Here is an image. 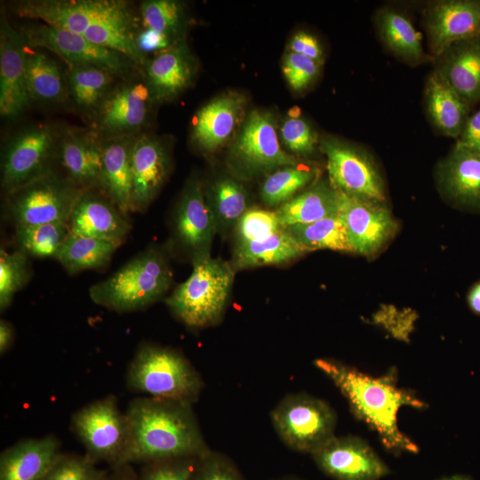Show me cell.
Masks as SVG:
<instances>
[{
    "mask_svg": "<svg viewBox=\"0 0 480 480\" xmlns=\"http://www.w3.org/2000/svg\"><path fill=\"white\" fill-rule=\"evenodd\" d=\"M437 182L455 206L480 211V152L454 146L438 165Z\"/></svg>",
    "mask_w": 480,
    "mask_h": 480,
    "instance_id": "603a6c76",
    "label": "cell"
},
{
    "mask_svg": "<svg viewBox=\"0 0 480 480\" xmlns=\"http://www.w3.org/2000/svg\"><path fill=\"white\" fill-rule=\"evenodd\" d=\"M433 61L435 69L470 106L480 101V36L452 44Z\"/></svg>",
    "mask_w": 480,
    "mask_h": 480,
    "instance_id": "484cf974",
    "label": "cell"
},
{
    "mask_svg": "<svg viewBox=\"0 0 480 480\" xmlns=\"http://www.w3.org/2000/svg\"><path fill=\"white\" fill-rule=\"evenodd\" d=\"M424 100L426 112L434 127L441 134L457 140L469 116L471 106L435 68L427 77Z\"/></svg>",
    "mask_w": 480,
    "mask_h": 480,
    "instance_id": "f1b7e54d",
    "label": "cell"
},
{
    "mask_svg": "<svg viewBox=\"0 0 480 480\" xmlns=\"http://www.w3.org/2000/svg\"><path fill=\"white\" fill-rule=\"evenodd\" d=\"M60 453L52 435L20 440L2 452L0 480H41Z\"/></svg>",
    "mask_w": 480,
    "mask_h": 480,
    "instance_id": "4316f807",
    "label": "cell"
},
{
    "mask_svg": "<svg viewBox=\"0 0 480 480\" xmlns=\"http://www.w3.org/2000/svg\"><path fill=\"white\" fill-rule=\"evenodd\" d=\"M68 226L70 233L122 244L132 229L128 215L100 189L84 190Z\"/></svg>",
    "mask_w": 480,
    "mask_h": 480,
    "instance_id": "44dd1931",
    "label": "cell"
},
{
    "mask_svg": "<svg viewBox=\"0 0 480 480\" xmlns=\"http://www.w3.org/2000/svg\"><path fill=\"white\" fill-rule=\"evenodd\" d=\"M83 191L56 170L5 195V216L14 228L68 223Z\"/></svg>",
    "mask_w": 480,
    "mask_h": 480,
    "instance_id": "ba28073f",
    "label": "cell"
},
{
    "mask_svg": "<svg viewBox=\"0 0 480 480\" xmlns=\"http://www.w3.org/2000/svg\"><path fill=\"white\" fill-rule=\"evenodd\" d=\"M245 104L243 95L229 92L203 106L193 122L192 137L197 147L212 152L222 146L234 132Z\"/></svg>",
    "mask_w": 480,
    "mask_h": 480,
    "instance_id": "d4e9b609",
    "label": "cell"
},
{
    "mask_svg": "<svg viewBox=\"0 0 480 480\" xmlns=\"http://www.w3.org/2000/svg\"><path fill=\"white\" fill-rule=\"evenodd\" d=\"M124 412L129 441L119 467L200 458L211 450L191 404L146 396L132 400Z\"/></svg>",
    "mask_w": 480,
    "mask_h": 480,
    "instance_id": "7a4b0ae2",
    "label": "cell"
},
{
    "mask_svg": "<svg viewBox=\"0 0 480 480\" xmlns=\"http://www.w3.org/2000/svg\"><path fill=\"white\" fill-rule=\"evenodd\" d=\"M468 303L473 312L480 315V283L476 284L469 291Z\"/></svg>",
    "mask_w": 480,
    "mask_h": 480,
    "instance_id": "db71d44e",
    "label": "cell"
},
{
    "mask_svg": "<svg viewBox=\"0 0 480 480\" xmlns=\"http://www.w3.org/2000/svg\"><path fill=\"white\" fill-rule=\"evenodd\" d=\"M314 364L344 396L354 416L376 431L388 452H419L418 445L399 429L397 412L403 406L420 409L426 404L412 391L398 387L396 369L375 377L332 358H317Z\"/></svg>",
    "mask_w": 480,
    "mask_h": 480,
    "instance_id": "6da1fadb",
    "label": "cell"
},
{
    "mask_svg": "<svg viewBox=\"0 0 480 480\" xmlns=\"http://www.w3.org/2000/svg\"><path fill=\"white\" fill-rule=\"evenodd\" d=\"M432 60L460 41L480 36V0H443L423 12Z\"/></svg>",
    "mask_w": 480,
    "mask_h": 480,
    "instance_id": "ac0fdd59",
    "label": "cell"
},
{
    "mask_svg": "<svg viewBox=\"0 0 480 480\" xmlns=\"http://www.w3.org/2000/svg\"><path fill=\"white\" fill-rule=\"evenodd\" d=\"M307 252L285 228L261 239L236 243L232 266L236 270L289 262Z\"/></svg>",
    "mask_w": 480,
    "mask_h": 480,
    "instance_id": "1f68e13d",
    "label": "cell"
},
{
    "mask_svg": "<svg viewBox=\"0 0 480 480\" xmlns=\"http://www.w3.org/2000/svg\"><path fill=\"white\" fill-rule=\"evenodd\" d=\"M57 170L83 190H101V138L92 128L61 132Z\"/></svg>",
    "mask_w": 480,
    "mask_h": 480,
    "instance_id": "7402d4cb",
    "label": "cell"
},
{
    "mask_svg": "<svg viewBox=\"0 0 480 480\" xmlns=\"http://www.w3.org/2000/svg\"><path fill=\"white\" fill-rule=\"evenodd\" d=\"M71 428L88 459L94 463L106 462L110 468L119 467L128 446L129 428L115 396L97 399L76 411Z\"/></svg>",
    "mask_w": 480,
    "mask_h": 480,
    "instance_id": "30bf717a",
    "label": "cell"
},
{
    "mask_svg": "<svg viewBox=\"0 0 480 480\" xmlns=\"http://www.w3.org/2000/svg\"><path fill=\"white\" fill-rule=\"evenodd\" d=\"M340 192L326 180H316L302 193L281 204L276 212L283 228L308 224L339 213Z\"/></svg>",
    "mask_w": 480,
    "mask_h": 480,
    "instance_id": "f546056e",
    "label": "cell"
},
{
    "mask_svg": "<svg viewBox=\"0 0 480 480\" xmlns=\"http://www.w3.org/2000/svg\"><path fill=\"white\" fill-rule=\"evenodd\" d=\"M144 79L155 102L171 100L189 87L196 72V60L184 41L164 50L144 68Z\"/></svg>",
    "mask_w": 480,
    "mask_h": 480,
    "instance_id": "cb8c5ba5",
    "label": "cell"
},
{
    "mask_svg": "<svg viewBox=\"0 0 480 480\" xmlns=\"http://www.w3.org/2000/svg\"><path fill=\"white\" fill-rule=\"evenodd\" d=\"M106 480H138V474L132 465L126 464L110 468Z\"/></svg>",
    "mask_w": 480,
    "mask_h": 480,
    "instance_id": "f5cc1de1",
    "label": "cell"
},
{
    "mask_svg": "<svg viewBox=\"0 0 480 480\" xmlns=\"http://www.w3.org/2000/svg\"><path fill=\"white\" fill-rule=\"evenodd\" d=\"M455 146L480 152V108L469 115Z\"/></svg>",
    "mask_w": 480,
    "mask_h": 480,
    "instance_id": "f907efd6",
    "label": "cell"
},
{
    "mask_svg": "<svg viewBox=\"0 0 480 480\" xmlns=\"http://www.w3.org/2000/svg\"><path fill=\"white\" fill-rule=\"evenodd\" d=\"M14 328L12 324L4 320H0V354L4 355L12 347L14 340Z\"/></svg>",
    "mask_w": 480,
    "mask_h": 480,
    "instance_id": "816d5d0a",
    "label": "cell"
},
{
    "mask_svg": "<svg viewBox=\"0 0 480 480\" xmlns=\"http://www.w3.org/2000/svg\"><path fill=\"white\" fill-rule=\"evenodd\" d=\"M284 228L276 211L249 208L236 228V243L264 238Z\"/></svg>",
    "mask_w": 480,
    "mask_h": 480,
    "instance_id": "7bdbcfd3",
    "label": "cell"
},
{
    "mask_svg": "<svg viewBox=\"0 0 480 480\" xmlns=\"http://www.w3.org/2000/svg\"><path fill=\"white\" fill-rule=\"evenodd\" d=\"M319 148L326 156L328 180L336 190L363 200L385 204L384 181L366 151L331 137L324 138Z\"/></svg>",
    "mask_w": 480,
    "mask_h": 480,
    "instance_id": "7c38bea8",
    "label": "cell"
},
{
    "mask_svg": "<svg viewBox=\"0 0 480 480\" xmlns=\"http://www.w3.org/2000/svg\"><path fill=\"white\" fill-rule=\"evenodd\" d=\"M320 66V63L307 56L290 52L284 59L282 70L291 88L299 92L317 77Z\"/></svg>",
    "mask_w": 480,
    "mask_h": 480,
    "instance_id": "bcb514c9",
    "label": "cell"
},
{
    "mask_svg": "<svg viewBox=\"0 0 480 480\" xmlns=\"http://www.w3.org/2000/svg\"><path fill=\"white\" fill-rule=\"evenodd\" d=\"M12 10L21 18L41 20L119 52L141 69L148 62L137 46V17L126 1L26 0L15 4Z\"/></svg>",
    "mask_w": 480,
    "mask_h": 480,
    "instance_id": "3957f363",
    "label": "cell"
},
{
    "mask_svg": "<svg viewBox=\"0 0 480 480\" xmlns=\"http://www.w3.org/2000/svg\"><path fill=\"white\" fill-rule=\"evenodd\" d=\"M193 480H244L225 455L210 450L198 459Z\"/></svg>",
    "mask_w": 480,
    "mask_h": 480,
    "instance_id": "7dc6e473",
    "label": "cell"
},
{
    "mask_svg": "<svg viewBox=\"0 0 480 480\" xmlns=\"http://www.w3.org/2000/svg\"><path fill=\"white\" fill-rule=\"evenodd\" d=\"M125 380L132 391L191 404L198 399L203 388L200 374L182 354L151 343L139 347Z\"/></svg>",
    "mask_w": 480,
    "mask_h": 480,
    "instance_id": "8992f818",
    "label": "cell"
},
{
    "mask_svg": "<svg viewBox=\"0 0 480 480\" xmlns=\"http://www.w3.org/2000/svg\"><path fill=\"white\" fill-rule=\"evenodd\" d=\"M284 228L307 252L321 249L354 252L339 213L312 223Z\"/></svg>",
    "mask_w": 480,
    "mask_h": 480,
    "instance_id": "8d00e7d4",
    "label": "cell"
},
{
    "mask_svg": "<svg viewBox=\"0 0 480 480\" xmlns=\"http://www.w3.org/2000/svg\"><path fill=\"white\" fill-rule=\"evenodd\" d=\"M318 171L308 166L291 165L268 175L260 188L261 200L268 206L281 205L295 194L317 180Z\"/></svg>",
    "mask_w": 480,
    "mask_h": 480,
    "instance_id": "74e56055",
    "label": "cell"
},
{
    "mask_svg": "<svg viewBox=\"0 0 480 480\" xmlns=\"http://www.w3.org/2000/svg\"><path fill=\"white\" fill-rule=\"evenodd\" d=\"M217 227L204 189L196 178L185 185L175 205L171 223V244L191 263L211 255Z\"/></svg>",
    "mask_w": 480,
    "mask_h": 480,
    "instance_id": "5bb4252c",
    "label": "cell"
},
{
    "mask_svg": "<svg viewBox=\"0 0 480 480\" xmlns=\"http://www.w3.org/2000/svg\"><path fill=\"white\" fill-rule=\"evenodd\" d=\"M19 31L27 46L52 52L68 67L93 66L122 79L129 78L136 69H141L126 55L63 28L37 23L21 27Z\"/></svg>",
    "mask_w": 480,
    "mask_h": 480,
    "instance_id": "8fae6325",
    "label": "cell"
},
{
    "mask_svg": "<svg viewBox=\"0 0 480 480\" xmlns=\"http://www.w3.org/2000/svg\"><path fill=\"white\" fill-rule=\"evenodd\" d=\"M280 132L284 144L292 153L308 156L315 152L317 136L304 118L288 117Z\"/></svg>",
    "mask_w": 480,
    "mask_h": 480,
    "instance_id": "f6af8a7d",
    "label": "cell"
},
{
    "mask_svg": "<svg viewBox=\"0 0 480 480\" xmlns=\"http://www.w3.org/2000/svg\"><path fill=\"white\" fill-rule=\"evenodd\" d=\"M171 155L164 141L154 135L135 137L132 156L131 212H144L166 182Z\"/></svg>",
    "mask_w": 480,
    "mask_h": 480,
    "instance_id": "ffe728a7",
    "label": "cell"
},
{
    "mask_svg": "<svg viewBox=\"0 0 480 480\" xmlns=\"http://www.w3.org/2000/svg\"><path fill=\"white\" fill-rule=\"evenodd\" d=\"M207 204L214 216L217 232L225 235L235 229L246 212L249 196L244 185L230 176H220L204 189Z\"/></svg>",
    "mask_w": 480,
    "mask_h": 480,
    "instance_id": "836d02e7",
    "label": "cell"
},
{
    "mask_svg": "<svg viewBox=\"0 0 480 480\" xmlns=\"http://www.w3.org/2000/svg\"><path fill=\"white\" fill-rule=\"evenodd\" d=\"M29 256L20 250L9 252L0 250V310L5 311L15 294L21 290L31 276Z\"/></svg>",
    "mask_w": 480,
    "mask_h": 480,
    "instance_id": "60d3db41",
    "label": "cell"
},
{
    "mask_svg": "<svg viewBox=\"0 0 480 480\" xmlns=\"http://www.w3.org/2000/svg\"><path fill=\"white\" fill-rule=\"evenodd\" d=\"M120 244L92 237L68 234L57 253L56 260L69 275L104 268Z\"/></svg>",
    "mask_w": 480,
    "mask_h": 480,
    "instance_id": "e575fe53",
    "label": "cell"
},
{
    "mask_svg": "<svg viewBox=\"0 0 480 480\" xmlns=\"http://www.w3.org/2000/svg\"><path fill=\"white\" fill-rule=\"evenodd\" d=\"M136 44L139 50L146 55L155 52H160L176 43L163 33L142 28L137 32Z\"/></svg>",
    "mask_w": 480,
    "mask_h": 480,
    "instance_id": "c3c4849f",
    "label": "cell"
},
{
    "mask_svg": "<svg viewBox=\"0 0 480 480\" xmlns=\"http://www.w3.org/2000/svg\"><path fill=\"white\" fill-rule=\"evenodd\" d=\"M276 480H300V479L296 478V477L286 476V477L279 478Z\"/></svg>",
    "mask_w": 480,
    "mask_h": 480,
    "instance_id": "9f6ffc18",
    "label": "cell"
},
{
    "mask_svg": "<svg viewBox=\"0 0 480 480\" xmlns=\"http://www.w3.org/2000/svg\"><path fill=\"white\" fill-rule=\"evenodd\" d=\"M198 459L180 458L145 463L138 474V480H193Z\"/></svg>",
    "mask_w": 480,
    "mask_h": 480,
    "instance_id": "ee69618b",
    "label": "cell"
},
{
    "mask_svg": "<svg viewBox=\"0 0 480 480\" xmlns=\"http://www.w3.org/2000/svg\"><path fill=\"white\" fill-rule=\"evenodd\" d=\"M173 282L167 252L149 245L106 279L90 286L91 300L116 313L147 308L160 300Z\"/></svg>",
    "mask_w": 480,
    "mask_h": 480,
    "instance_id": "277c9868",
    "label": "cell"
},
{
    "mask_svg": "<svg viewBox=\"0 0 480 480\" xmlns=\"http://www.w3.org/2000/svg\"><path fill=\"white\" fill-rule=\"evenodd\" d=\"M136 136L101 138V190L127 215L131 212L132 156Z\"/></svg>",
    "mask_w": 480,
    "mask_h": 480,
    "instance_id": "83f0119b",
    "label": "cell"
},
{
    "mask_svg": "<svg viewBox=\"0 0 480 480\" xmlns=\"http://www.w3.org/2000/svg\"><path fill=\"white\" fill-rule=\"evenodd\" d=\"M108 475L85 454L60 453L41 480H106Z\"/></svg>",
    "mask_w": 480,
    "mask_h": 480,
    "instance_id": "b9f144b4",
    "label": "cell"
},
{
    "mask_svg": "<svg viewBox=\"0 0 480 480\" xmlns=\"http://www.w3.org/2000/svg\"><path fill=\"white\" fill-rule=\"evenodd\" d=\"M26 80L31 101L60 103L69 97L67 75L59 63L41 51L28 46Z\"/></svg>",
    "mask_w": 480,
    "mask_h": 480,
    "instance_id": "d6a6232c",
    "label": "cell"
},
{
    "mask_svg": "<svg viewBox=\"0 0 480 480\" xmlns=\"http://www.w3.org/2000/svg\"><path fill=\"white\" fill-rule=\"evenodd\" d=\"M142 26L169 36L174 43L181 41L184 12L180 3L174 0H146L140 5Z\"/></svg>",
    "mask_w": 480,
    "mask_h": 480,
    "instance_id": "ab89813d",
    "label": "cell"
},
{
    "mask_svg": "<svg viewBox=\"0 0 480 480\" xmlns=\"http://www.w3.org/2000/svg\"><path fill=\"white\" fill-rule=\"evenodd\" d=\"M230 155L235 164L249 175L297 164L296 158L282 149L273 116L260 110L248 115Z\"/></svg>",
    "mask_w": 480,
    "mask_h": 480,
    "instance_id": "9a60e30c",
    "label": "cell"
},
{
    "mask_svg": "<svg viewBox=\"0 0 480 480\" xmlns=\"http://www.w3.org/2000/svg\"><path fill=\"white\" fill-rule=\"evenodd\" d=\"M340 216L355 253H377L394 236L397 222L385 204L363 200L340 192Z\"/></svg>",
    "mask_w": 480,
    "mask_h": 480,
    "instance_id": "e0dca14e",
    "label": "cell"
},
{
    "mask_svg": "<svg viewBox=\"0 0 480 480\" xmlns=\"http://www.w3.org/2000/svg\"><path fill=\"white\" fill-rule=\"evenodd\" d=\"M188 278L164 299L172 314L186 326L201 329L223 316L234 283L231 262L211 255L192 263Z\"/></svg>",
    "mask_w": 480,
    "mask_h": 480,
    "instance_id": "5b68a950",
    "label": "cell"
},
{
    "mask_svg": "<svg viewBox=\"0 0 480 480\" xmlns=\"http://www.w3.org/2000/svg\"><path fill=\"white\" fill-rule=\"evenodd\" d=\"M378 33L387 48L410 65H420L431 57L425 53L421 34L402 12L382 8L376 15Z\"/></svg>",
    "mask_w": 480,
    "mask_h": 480,
    "instance_id": "4dcf8cb0",
    "label": "cell"
},
{
    "mask_svg": "<svg viewBox=\"0 0 480 480\" xmlns=\"http://www.w3.org/2000/svg\"><path fill=\"white\" fill-rule=\"evenodd\" d=\"M28 46L20 34L4 16L0 22V114L14 119L31 102L26 80Z\"/></svg>",
    "mask_w": 480,
    "mask_h": 480,
    "instance_id": "d6986e66",
    "label": "cell"
},
{
    "mask_svg": "<svg viewBox=\"0 0 480 480\" xmlns=\"http://www.w3.org/2000/svg\"><path fill=\"white\" fill-rule=\"evenodd\" d=\"M292 52L307 56L318 63L324 60V52L318 40L306 32H299L290 42Z\"/></svg>",
    "mask_w": 480,
    "mask_h": 480,
    "instance_id": "681fc988",
    "label": "cell"
},
{
    "mask_svg": "<svg viewBox=\"0 0 480 480\" xmlns=\"http://www.w3.org/2000/svg\"><path fill=\"white\" fill-rule=\"evenodd\" d=\"M311 457L334 480H380L391 472L367 442L354 436H334Z\"/></svg>",
    "mask_w": 480,
    "mask_h": 480,
    "instance_id": "2e32d148",
    "label": "cell"
},
{
    "mask_svg": "<svg viewBox=\"0 0 480 480\" xmlns=\"http://www.w3.org/2000/svg\"><path fill=\"white\" fill-rule=\"evenodd\" d=\"M68 223H45L15 227L18 249L29 257L54 258L69 234Z\"/></svg>",
    "mask_w": 480,
    "mask_h": 480,
    "instance_id": "f35d334b",
    "label": "cell"
},
{
    "mask_svg": "<svg viewBox=\"0 0 480 480\" xmlns=\"http://www.w3.org/2000/svg\"><path fill=\"white\" fill-rule=\"evenodd\" d=\"M154 102L144 78L123 79L90 117L91 128L100 138L139 135L148 123Z\"/></svg>",
    "mask_w": 480,
    "mask_h": 480,
    "instance_id": "4fadbf2b",
    "label": "cell"
},
{
    "mask_svg": "<svg viewBox=\"0 0 480 480\" xmlns=\"http://www.w3.org/2000/svg\"><path fill=\"white\" fill-rule=\"evenodd\" d=\"M68 95L74 105L90 117L115 86V76L93 66L68 67Z\"/></svg>",
    "mask_w": 480,
    "mask_h": 480,
    "instance_id": "d590c367",
    "label": "cell"
},
{
    "mask_svg": "<svg viewBox=\"0 0 480 480\" xmlns=\"http://www.w3.org/2000/svg\"><path fill=\"white\" fill-rule=\"evenodd\" d=\"M61 132L49 124L26 127L5 144L1 156L4 195L57 170Z\"/></svg>",
    "mask_w": 480,
    "mask_h": 480,
    "instance_id": "9c48e42d",
    "label": "cell"
},
{
    "mask_svg": "<svg viewBox=\"0 0 480 480\" xmlns=\"http://www.w3.org/2000/svg\"><path fill=\"white\" fill-rule=\"evenodd\" d=\"M270 420L281 441L298 452L311 455L335 436L334 410L306 393L284 396L271 411Z\"/></svg>",
    "mask_w": 480,
    "mask_h": 480,
    "instance_id": "52a82bcc",
    "label": "cell"
},
{
    "mask_svg": "<svg viewBox=\"0 0 480 480\" xmlns=\"http://www.w3.org/2000/svg\"><path fill=\"white\" fill-rule=\"evenodd\" d=\"M440 480H471L470 477L464 475H453L450 476H445Z\"/></svg>",
    "mask_w": 480,
    "mask_h": 480,
    "instance_id": "11a10c76",
    "label": "cell"
}]
</instances>
